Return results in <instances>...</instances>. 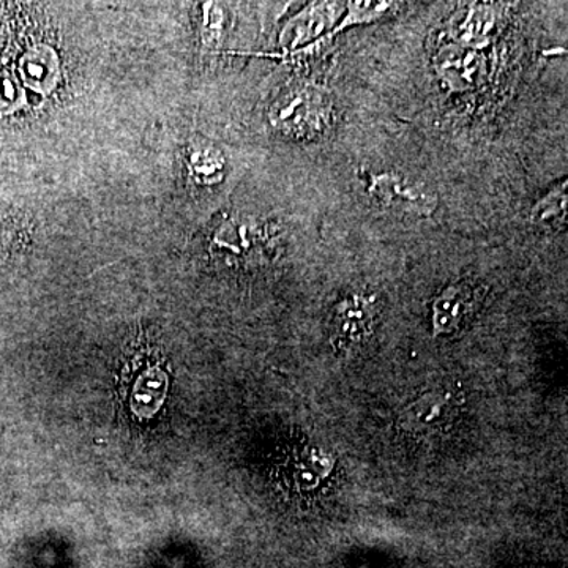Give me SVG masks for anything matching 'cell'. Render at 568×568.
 <instances>
[{
  "mask_svg": "<svg viewBox=\"0 0 568 568\" xmlns=\"http://www.w3.org/2000/svg\"><path fill=\"white\" fill-rule=\"evenodd\" d=\"M447 409L450 410V395L428 393L421 396L419 402L407 407L403 421L410 431H428L445 419Z\"/></svg>",
  "mask_w": 568,
  "mask_h": 568,
  "instance_id": "8",
  "label": "cell"
},
{
  "mask_svg": "<svg viewBox=\"0 0 568 568\" xmlns=\"http://www.w3.org/2000/svg\"><path fill=\"white\" fill-rule=\"evenodd\" d=\"M498 26L499 10L495 5L474 3L453 18L450 35L455 45L478 51L488 45Z\"/></svg>",
  "mask_w": 568,
  "mask_h": 568,
  "instance_id": "4",
  "label": "cell"
},
{
  "mask_svg": "<svg viewBox=\"0 0 568 568\" xmlns=\"http://www.w3.org/2000/svg\"><path fill=\"white\" fill-rule=\"evenodd\" d=\"M392 5L391 2H349L346 7V16L339 21L337 27L332 28V32L325 35V42L331 40L334 35L339 34L345 28L379 20L392 9Z\"/></svg>",
  "mask_w": 568,
  "mask_h": 568,
  "instance_id": "10",
  "label": "cell"
},
{
  "mask_svg": "<svg viewBox=\"0 0 568 568\" xmlns=\"http://www.w3.org/2000/svg\"><path fill=\"white\" fill-rule=\"evenodd\" d=\"M373 309L367 300H345L335 314V334L345 341H360L371 331Z\"/></svg>",
  "mask_w": 568,
  "mask_h": 568,
  "instance_id": "7",
  "label": "cell"
},
{
  "mask_svg": "<svg viewBox=\"0 0 568 568\" xmlns=\"http://www.w3.org/2000/svg\"><path fill=\"white\" fill-rule=\"evenodd\" d=\"M532 221L546 230H560L567 220V184L559 185L535 204Z\"/></svg>",
  "mask_w": 568,
  "mask_h": 568,
  "instance_id": "9",
  "label": "cell"
},
{
  "mask_svg": "<svg viewBox=\"0 0 568 568\" xmlns=\"http://www.w3.org/2000/svg\"><path fill=\"white\" fill-rule=\"evenodd\" d=\"M339 5L341 3L320 2L306 7L286 28V38L295 46L320 37L338 20V14L341 12Z\"/></svg>",
  "mask_w": 568,
  "mask_h": 568,
  "instance_id": "5",
  "label": "cell"
},
{
  "mask_svg": "<svg viewBox=\"0 0 568 568\" xmlns=\"http://www.w3.org/2000/svg\"><path fill=\"white\" fill-rule=\"evenodd\" d=\"M270 117L275 127L286 135L313 139L331 127L334 103L320 85H295L274 103Z\"/></svg>",
  "mask_w": 568,
  "mask_h": 568,
  "instance_id": "1",
  "label": "cell"
},
{
  "mask_svg": "<svg viewBox=\"0 0 568 568\" xmlns=\"http://www.w3.org/2000/svg\"><path fill=\"white\" fill-rule=\"evenodd\" d=\"M370 193L382 206L406 216L430 217L438 207V198L431 189L402 174H374Z\"/></svg>",
  "mask_w": 568,
  "mask_h": 568,
  "instance_id": "2",
  "label": "cell"
},
{
  "mask_svg": "<svg viewBox=\"0 0 568 568\" xmlns=\"http://www.w3.org/2000/svg\"><path fill=\"white\" fill-rule=\"evenodd\" d=\"M439 77L452 91H470L484 80L487 62L474 49L449 45L436 57Z\"/></svg>",
  "mask_w": 568,
  "mask_h": 568,
  "instance_id": "3",
  "label": "cell"
},
{
  "mask_svg": "<svg viewBox=\"0 0 568 568\" xmlns=\"http://www.w3.org/2000/svg\"><path fill=\"white\" fill-rule=\"evenodd\" d=\"M475 291L470 285L449 286L433 306L434 327L438 332H452L473 312Z\"/></svg>",
  "mask_w": 568,
  "mask_h": 568,
  "instance_id": "6",
  "label": "cell"
}]
</instances>
